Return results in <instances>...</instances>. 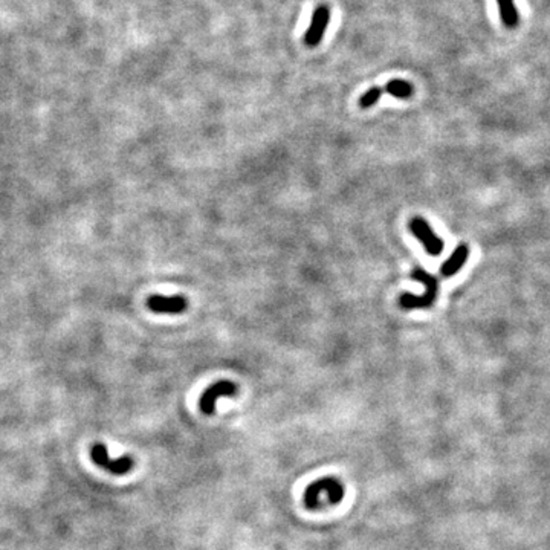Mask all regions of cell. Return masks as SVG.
<instances>
[{"label": "cell", "instance_id": "obj_9", "mask_svg": "<svg viewBox=\"0 0 550 550\" xmlns=\"http://www.w3.org/2000/svg\"><path fill=\"white\" fill-rule=\"evenodd\" d=\"M497 6L500 11V19L503 21V25L509 29L516 28L520 21V14L519 9H516L515 0H497Z\"/></svg>", "mask_w": 550, "mask_h": 550}, {"label": "cell", "instance_id": "obj_4", "mask_svg": "<svg viewBox=\"0 0 550 550\" xmlns=\"http://www.w3.org/2000/svg\"><path fill=\"white\" fill-rule=\"evenodd\" d=\"M92 460L98 466L107 469L112 474H127V472L134 468V460L130 457H121V459H110L109 451L104 445H95L91 451Z\"/></svg>", "mask_w": 550, "mask_h": 550}, {"label": "cell", "instance_id": "obj_8", "mask_svg": "<svg viewBox=\"0 0 550 550\" xmlns=\"http://www.w3.org/2000/svg\"><path fill=\"white\" fill-rule=\"evenodd\" d=\"M469 257V248L466 244H460L454 251L453 254L449 256V259L444 263L442 268H440V272H442L444 277H453L456 275L461 266L465 265Z\"/></svg>", "mask_w": 550, "mask_h": 550}, {"label": "cell", "instance_id": "obj_7", "mask_svg": "<svg viewBox=\"0 0 550 550\" xmlns=\"http://www.w3.org/2000/svg\"><path fill=\"white\" fill-rule=\"evenodd\" d=\"M147 306L151 312L155 314H182L186 311V301L184 296L174 295V296H162V295H151L147 300Z\"/></svg>", "mask_w": 550, "mask_h": 550}, {"label": "cell", "instance_id": "obj_10", "mask_svg": "<svg viewBox=\"0 0 550 550\" xmlns=\"http://www.w3.org/2000/svg\"><path fill=\"white\" fill-rule=\"evenodd\" d=\"M385 92H389L396 98H401V100H406V98L413 95V86L404 80H391L385 86Z\"/></svg>", "mask_w": 550, "mask_h": 550}, {"label": "cell", "instance_id": "obj_2", "mask_svg": "<svg viewBox=\"0 0 550 550\" xmlns=\"http://www.w3.org/2000/svg\"><path fill=\"white\" fill-rule=\"evenodd\" d=\"M327 494V503L329 504H338L343 501L346 489L341 483L334 477H324L314 481L312 485L306 488L304 492V504L307 509H318L321 508L320 495Z\"/></svg>", "mask_w": 550, "mask_h": 550}, {"label": "cell", "instance_id": "obj_5", "mask_svg": "<svg viewBox=\"0 0 550 550\" xmlns=\"http://www.w3.org/2000/svg\"><path fill=\"white\" fill-rule=\"evenodd\" d=\"M237 394V385L231 381H220L210 389H206L201 398V410L205 414H213L216 409V401L219 398H233Z\"/></svg>", "mask_w": 550, "mask_h": 550}, {"label": "cell", "instance_id": "obj_3", "mask_svg": "<svg viewBox=\"0 0 550 550\" xmlns=\"http://www.w3.org/2000/svg\"><path fill=\"white\" fill-rule=\"evenodd\" d=\"M410 231L421 240L425 251L431 256H440L444 251V240L434 234L433 228L424 217H413L410 220Z\"/></svg>", "mask_w": 550, "mask_h": 550}, {"label": "cell", "instance_id": "obj_6", "mask_svg": "<svg viewBox=\"0 0 550 550\" xmlns=\"http://www.w3.org/2000/svg\"><path fill=\"white\" fill-rule=\"evenodd\" d=\"M329 19H330V9L327 5H320L314 11L311 26L304 34V43L307 46L314 48L320 45L329 25Z\"/></svg>", "mask_w": 550, "mask_h": 550}, {"label": "cell", "instance_id": "obj_1", "mask_svg": "<svg viewBox=\"0 0 550 550\" xmlns=\"http://www.w3.org/2000/svg\"><path fill=\"white\" fill-rule=\"evenodd\" d=\"M411 277L413 280L419 281L425 286V292L422 295L405 292L401 295L399 304L404 307V309H428V307L433 306V303L437 299V294H439L437 279L422 268H416L411 272Z\"/></svg>", "mask_w": 550, "mask_h": 550}, {"label": "cell", "instance_id": "obj_11", "mask_svg": "<svg viewBox=\"0 0 550 550\" xmlns=\"http://www.w3.org/2000/svg\"><path fill=\"white\" fill-rule=\"evenodd\" d=\"M382 94H384V89H381L379 86L371 87V89H369L364 95L359 98V106L362 109H369L371 106H375L381 100Z\"/></svg>", "mask_w": 550, "mask_h": 550}]
</instances>
